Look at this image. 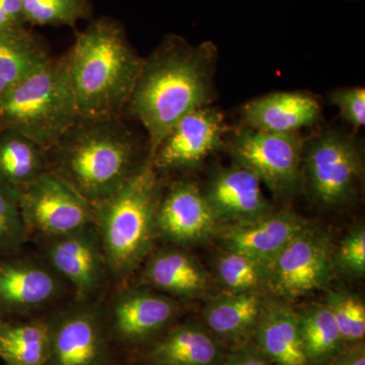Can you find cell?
Returning a JSON list of instances; mask_svg holds the SVG:
<instances>
[{
  "mask_svg": "<svg viewBox=\"0 0 365 365\" xmlns=\"http://www.w3.org/2000/svg\"><path fill=\"white\" fill-rule=\"evenodd\" d=\"M217 54L212 42L193 45L169 34L143 58L125 113L148 133V158L182 117L213 102Z\"/></svg>",
  "mask_w": 365,
  "mask_h": 365,
  "instance_id": "1",
  "label": "cell"
},
{
  "mask_svg": "<svg viewBox=\"0 0 365 365\" xmlns=\"http://www.w3.org/2000/svg\"><path fill=\"white\" fill-rule=\"evenodd\" d=\"M66 56L79 117H123L143 62L123 24L93 19Z\"/></svg>",
  "mask_w": 365,
  "mask_h": 365,
  "instance_id": "2",
  "label": "cell"
},
{
  "mask_svg": "<svg viewBox=\"0 0 365 365\" xmlns=\"http://www.w3.org/2000/svg\"><path fill=\"white\" fill-rule=\"evenodd\" d=\"M48 153L49 170L91 204L112 195L148 158L123 117H79Z\"/></svg>",
  "mask_w": 365,
  "mask_h": 365,
  "instance_id": "3",
  "label": "cell"
},
{
  "mask_svg": "<svg viewBox=\"0 0 365 365\" xmlns=\"http://www.w3.org/2000/svg\"><path fill=\"white\" fill-rule=\"evenodd\" d=\"M162 194L160 173L148 158L123 186L93 204V225L109 273L117 279L139 270L155 249Z\"/></svg>",
  "mask_w": 365,
  "mask_h": 365,
  "instance_id": "4",
  "label": "cell"
},
{
  "mask_svg": "<svg viewBox=\"0 0 365 365\" xmlns=\"http://www.w3.org/2000/svg\"><path fill=\"white\" fill-rule=\"evenodd\" d=\"M78 118L66 55L46 60L0 100V130L20 132L48 150Z\"/></svg>",
  "mask_w": 365,
  "mask_h": 365,
  "instance_id": "5",
  "label": "cell"
},
{
  "mask_svg": "<svg viewBox=\"0 0 365 365\" xmlns=\"http://www.w3.org/2000/svg\"><path fill=\"white\" fill-rule=\"evenodd\" d=\"M364 170L361 145L351 134L330 129L307 139L302 190L319 208L334 210L351 203Z\"/></svg>",
  "mask_w": 365,
  "mask_h": 365,
  "instance_id": "6",
  "label": "cell"
},
{
  "mask_svg": "<svg viewBox=\"0 0 365 365\" xmlns=\"http://www.w3.org/2000/svg\"><path fill=\"white\" fill-rule=\"evenodd\" d=\"M307 138L295 133H270L242 126L232 129L225 148L232 163L251 170L279 200L302 190V160Z\"/></svg>",
  "mask_w": 365,
  "mask_h": 365,
  "instance_id": "7",
  "label": "cell"
},
{
  "mask_svg": "<svg viewBox=\"0 0 365 365\" xmlns=\"http://www.w3.org/2000/svg\"><path fill=\"white\" fill-rule=\"evenodd\" d=\"M47 318L48 365H104L114 360L105 311L93 300L74 299Z\"/></svg>",
  "mask_w": 365,
  "mask_h": 365,
  "instance_id": "8",
  "label": "cell"
},
{
  "mask_svg": "<svg viewBox=\"0 0 365 365\" xmlns=\"http://www.w3.org/2000/svg\"><path fill=\"white\" fill-rule=\"evenodd\" d=\"M330 237L309 223L270 266L268 294L287 302L330 289L335 277Z\"/></svg>",
  "mask_w": 365,
  "mask_h": 365,
  "instance_id": "9",
  "label": "cell"
},
{
  "mask_svg": "<svg viewBox=\"0 0 365 365\" xmlns=\"http://www.w3.org/2000/svg\"><path fill=\"white\" fill-rule=\"evenodd\" d=\"M29 235L40 240L78 232L93 225V206L51 170L19 191Z\"/></svg>",
  "mask_w": 365,
  "mask_h": 365,
  "instance_id": "10",
  "label": "cell"
},
{
  "mask_svg": "<svg viewBox=\"0 0 365 365\" xmlns=\"http://www.w3.org/2000/svg\"><path fill=\"white\" fill-rule=\"evenodd\" d=\"M179 313V302L169 295L143 284L124 288L105 312L112 345L135 352L172 328Z\"/></svg>",
  "mask_w": 365,
  "mask_h": 365,
  "instance_id": "11",
  "label": "cell"
},
{
  "mask_svg": "<svg viewBox=\"0 0 365 365\" xmlns=\"http://www.w3.org/2000/svg\"><path fill=\"white\" fill-rule=\"evenodd\" d=\"M67 287L43 257H0V318L40 316L63 299Z\"/></svg>",
  "mask_w": 365,
  "mask_h": 365,
  "instance_id": "12",
  "label": "cell"
},
{
  "mask_svg": "<svg viewBox=\"0 0 365 365\" xmlns=\"http://www.w3.org/2000/svg\"><path fill=\"white\" fill-rule=\"evenodd\" d=\"M230 130L222 113L206 106L175 124L148 158L160 174L195 169L209 155L225 148Z\"/></svg>",
  "mask_w": 365,
  "mask_h": 365,
  "instance_id": "13",
  "label": "cell"
},
{
  "mask_svg": "<svg viewBox=\"0 0 365 365\" xmlns=\"http://www.w3.org/2000/svg\"><path fill=\"white\" fill-rule=\"evenodd\" d=\"M41 242L43 258L73 290L76 299L93 300L110 274L95 225Z\"/></svg>",
  "mask_w": 365,
  "mask_h": 365,
  "instance_id": "14",
  "label": "cell"
},
{
  "mask_svg": "<svg viewBox=\"0 0 365 365\" xmlns=\"http://www.w3.org/2000/svg\"><path fill=\"white\" fill-rule=\"evenodd\" d=\"M222 223L194 182H174L163 192L157 212V234L174 246H196L215 240Z\"/></svg>",
  "mask_w": 365,
  "mask_h": 365,
  "instance_id": "15",
  "label": "cell"
},
{
  "mask_svg": "<svg viewBox=\"0 0 365 365\" xmlns=\"http://www.w3.org/2000/svg\"><path fill=\"white\" fill-rule=\"evenodd\" d=\"M202 192L222 225L254 222L275 210L258 177L235 163L213 170Z\"/></svg>",
  "mask_w": 365,
  "mask_h": 365,
  "instance_id": "16",
  "label": "cell"
},
{
  "mask_svg": "<svg viewBox=\"0 0 365 365\" xmlns=\"http://www.w3.org/2000/svg\"><path fill=\"white\" fill-rule=\"evenodd\" d=\"M309 223L292 210H274L254 222L223 225L215 240L220 248L241 252L270 267L288 242Z\"/></svg>",
  "mask_w": 365,
  "mask_h": 365,
  "instance_id": "17",
  "label": "cell"
},
{
  "mask_svg": "<svg viewBox=\"0 0 365 365\" xmlns=\"http://www.w3.org/2000/svg\"><path fill=\"white\" fill-rule=\"evenodd\" d=\"M227 352L202 322L188 321L133 352V365H223Z\"/></svg>",
  "mask_w": 365,
  "mask_h": 365,
  "instance_id": "18",
  "label": "cell"
},
{
  "mask_svg": "<svg viewBox=\"0 0 365 365\" xmlns=\"http://www.w3.org/2000/svg\"><path fill=\"white\" fill-rule=\"evenodd\" d=\"M141 284L175 299H205L211 289L210 274L182 247L170 246L151 252L144 261Z\"/></svg>",
  "mask_w": 365,
  "mask_h": 365,
  "instance_id": "19",
  "label": "cell"
},
{
  "mask_svg": "<svg viewBox=\"0 0 365 365\" xmlns=\"http://www.w3.org/2000/svg\"><path fill=\"white\" fill-rule=\"evenodd\" d=\"M244 126L270 133H295L322 117L318 98L302 91H275L249 101L242 108Z\"/></svg>",
  "mask_w": 365,
  "mask_h": 365,
  "instance_id": "20",
  "label": "cell"
},
{
  "mask_svg": "<svg viewBox=\"0 0 365 365\" xmlns=\"http://www.w3.org/2000/svg\"><path fill=\"white\" fill-rule=\"evenodd\" d=\"M267 294L222 292L209 295L200 321L227 350L240 347L253 341Z\"/></svg>",
  "mask_w": 365,
  "mask_h": 365,
  "instance_id": "21",
  "label": "cell"
},
{
  "mask_svg": "<svg viewBox=\"0 0 365 365\" xmlns=\"http://www.w3.org/2000/svg\"><path fill=\"white\" fill-rule=\"evenodd\" d=\"M276 365H307L299 314L289 302L267 294L253 341Z\"/></svg>",
  "mask_w": 365,
  "mask_h": 365,
  "instance_id": "22",
  "label": "cell"
},
{
  "mask_svg": "<svg viewBox=\"0 0 365 365\" xmlns=\"http://www.w3.org/2000/svg\"><path fill=\"white\" fill-rule=\"evenodd\" d=\"M50 57L43 40L28 26L0 31V100Z\"/></svg>",
  "mask_w": 365,
  "mask_h": 365,
  "instance_id": "23",
  "label": "cell"
},
{
  "mask_svg": "<svg viewBox=\"0 0 365 365\" xmlns=\"http://www.w3.org/2000/svg\"><path fill=\"white\" fill-rule=\"evenodd\" d=\"M47 316L4 319L0 325V359L6 365H48Z\"/></svg>",
  "mask_w": 365,
  "mask_h": 365,
  "instance_id": "24",
  "label": "cell"
},
{
  "mask_svg": "<svg viewBox=\"0 0 365 365\" xmlns=\"http://www.w3.org/2000/svg\"><path fill=\"white\" fill-rule=\"evenodd\" d=\"M14 130H0V182L21 191L49 170V153Z\"/></svg>",
  "mask_w": 365,
  "mask_h": 365,
  "instance_id": "25",
  "label": "cell"
},
{
  "mask_svg": "<svg viewBox=\"0 0 365 365\" xmlns=\"http://www.w3.org/2000/svg\"><path fill=\"white\" fill-rule=\"evenodd\" d=\"M307 365H328L342 350L339 328L325 302H314L297 311Z\"/></svg>",
  "mask_w": 365,
  "mask_h": 365,
  "instance_id": "26",
  "label": "cell"
},
{
  "mask_svg": "<svg viewBox=\"0 0 365 365\" xmlns=\"http://www.w3.org/2000/svg\"><path fill=\"white\" fill-rule=\"evenodd\" d=\"M220 252L213 260V271L223 292L268 294L270 267L241 252L225 249Z\"/></svg>",
  "mask_w": 365,
  "mask_h": 365,
  "instance_id": "27",
  "label": "cell"
},
{
  "mask_svg": "<svg viewBox=\"0 0 365 365\" xmlns=\"http://www.w3.org/2000/svg\"><path fill=\"white\" fill-rule=\"evenodd\" d=\"M26 26H68L93 20L91 0H21Z\"/></svg>",
  "mask_w": 365,
  "mask_h": 365,
  "instance_id": "28",
  "label": "cell"
},
{
  "mask_svg": "<svg viewBox=\"0 0 365 365\" xmlns=\"http://www.w3.org/2000/svg\"><path fill=\"white\" fill-rule=\"evenodd\" d=\"M324 302L332 312L345 345L365 341V304L345 288L328 289Z\"/></svg>",
  "mask_w": 365,
  "mask_h": 365,
  "instance_id": "29",
  "label": "cell"
},
{
  "mask_svg": "<svg viewBox=\"0 0 365 365\" xmlns=\"http://www.w3.org/2000/svg\"><path fill=\"white\" fill-rule=\"evenodd\" d=\"M20 206V193L0 182V257L20 252L28 239Z\"/></svg>",
  "mask_w": 365,
  "mask_h": 365,
  "instance_id": "30",
  "label": "cell"
},
{
  "mask_svg": "<svg viewBox=\"0 0 365 365\" xmlns=\"http://www.w3.org/2000/svg\"><path fill=\"white\" fill-rule=\"evenodd\" d=\"M334 272L347 279L357 280L365 276V228L359 225L351 228L332 249Z\"/></svg>",
  "mask_w": 365,
  "mask_h": 365,
  "instance_id": "31",
  "label": "cell"
},
{
  "mask_svg": "<svg viewBox=\"0 0 365 365\" xmlns=\"http://www.w3.org/2000/svg\"><path fill=\"white\" fill-rule=\"evenodd\" d=\"M331 103L340 113L346 123L354 128L365 124V90L360 86L341 88L330 93Z\"/></svg>",
  "mask_w": 365,
  "mask_h": 365,
  "instance_id": "32",
  "label": "cell"
},
{
  "mask_svg": "<svg viewBox=\"0 0 365 365\" xmlns=\"http://www.w3.org/2000/svg\"><path fill=\"white\" fill-rule=\"evenodd\" d=\"M223 365H276L253 342L227 350Z\"/></svg>",
  "mask_w": 365,
  "mask_h": 365,
  "instance_id": "33",
  "label": "cell"
},
{
  "mask_svg": "<svg viewBox=\"0 0 365 365\" xmlns=\"http://www.w3.org/2000/svg\"><path fill=\"white\" fill-rule=\"evenodd\" d=\"M24 26L21 0H0V31Z\"/></svg>",
  "mask_w": 365,
  "mask_h": 365,
  "instance_id": "34",
  "label": "cell"
},
{
  "mask_svg": "<svg viewBox=\"0 0 365 365\" xmlns=\"http://www.w3.org/2000/svg\"><path fill=\"white\" fill-rule=\"evenodd\" d=\"M328 365H365V341L345 345Z\"/></svg>",
  "mask_w": 365,
  "mask_h": 365,
  "instance_id": "35",
  "label": "cell"
},
{
  "mask_svg": "<svg viewBox=\"0 0 365 365\" xmlns=\"http://www.w3.org/2000/svg\"><path fill=\"white\" fill-rule=\"evenodd\" d=\"M104 365H117V364H116V362L114 361V360H113V361L108 362V364H106Z\"/></svg>",
  "mask_w": 365,
  "mask_h": 365,
  "instance_id": "36",
  "label": "cell"
},
{
  "mask_svg": "<svg viewBox=\"0 0 365 365\" xmlns=\"http://www.w3.org/2000/svg\"><path fill=\"white\" fill-rule=\"evenodd\" d=\"M4 319L0 318V325H1L2 321H4Z\"/></svg>",
  "mask_w": 365,
  "mask_h": 365,
  "instance_id": "37",
  "label": "cell"
}]
</instances>
